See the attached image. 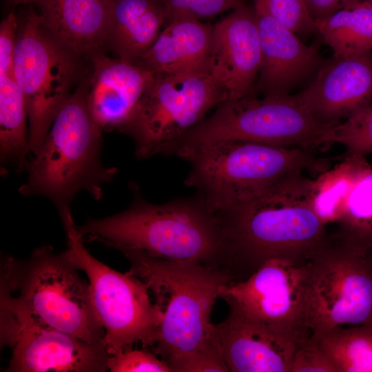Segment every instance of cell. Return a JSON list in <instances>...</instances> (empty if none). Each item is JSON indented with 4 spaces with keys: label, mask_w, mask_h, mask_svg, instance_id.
Segmentation results:
<instances>
[{
    "label": "cell",
    "mask_w": 372,
    "mask_h": 372,
    "mask_svg": "<svg viewBox=\"0 0 372 372\" xmlns=\"http://www.w3.org/2000/svg\"><path fill=\"white\" fill-rule=\"evenodd\" d=\"M118 251L163 312L152 351L172 372H228L211 314L223 287L234 281L229 273L196 261L156 258L136 249Z\"/></svg>",
    "instance_id": "cell-1"
},
{
    "label": "cell",
    "mask_w": 372,
    "mask_h": 372,
    "mask_svg": "<svg viewBox=\"0 0 372 372\" xmlns=\"http://www.w3.org/2000/svg\"><path fill=\"white\" fill-rule=\"evenodd\" d=\"M311 186L302 173L292 174L254 198L216 213L230 247L228 271L234 281L270 259L306 263L324 244L329 232L313 209Z\"/></svg>",
    "instance_id": "cell-2"
},
{
    "label": "cell",
    "mask_w": 372,
    "mask_h": 372,
    "mask_svg": "<svg viewBox=\"0 0 372 372\" xmlns=\"http://www.w3.org/2000/svg\"><path fill=\"white\" fill-rule=\"evenodd\" d=\"M128 208L101 219L89 218L77 231L83 242L117 250L132 248L159 258L198 262L228 271L231 250L217 216L196 195L154 204L131 183Z\"/></svg>",
    "instance_id": "cell-3"
},
{
    "label": "cell",
    "mask_w": 372,
    "mask_h": 372,
    "mask_svg": "<svg viewBox=\"0 0 372 372\" xmlns=\"http://www.w3.org/2000/svg\"><path fill=\"white\" fill-rule=\"evenodd\" d=\"M102 132L89 112L81 85L56 114L39 152L29 159L27 179L19 193L48 198L61 219L71 214V204L80 192L101 199L103 186L118 172L102 163Z\"/></svg>",
    "instance_id": "cell-4"
},
{
    "label": "cell",
    "mask_w": 372,
    "mask_h": 372,
    "mask_svg": "<svg viewBox=\"0 0 372 372\" xmlns=\"http://www.w3.org/2000/svg\"><path fill=\"white\" fill-rule=\"evenodd\" d=\"M178 156L190 164L185 183L216 214L254 198L288 176L321 173L327 166L312 149L246 140L207 143Z\"/></svg>",
    "instance_id": "cell-5"
},
{
    "label": "cell",
    "mask_w": 372,
    "mask_h": 372,
    "mask_svg": "<svg viewBox=\"0 0 372 372\" xmlns=\"http://www.w3.org/2000/svg\"><path fill=\"white\" fill-rule=\"evenodd\" d=\"M77 270L66 250L57 254L47 245L35 249L25 260L7 256L1 289L17 293L1 291V308L87 342H104L89 282Z\"/></svg>",
    "instance_id": "cell-6"
},
{
    "label": "cell",
    "mask_w": 372,
    "mask_h": 372,
    "mask_svg": "<svg viewBox=\"0 0 372 372\" xmlns=\"http://www.w3.org/2000/svg\"><path fill=\"white\" fill-rule=\"evenodd\" d=\"M295 97L263 96L251 93L223 102L164 152L178 156L202 144L223 140H246L283 147L312 149L324 145L329 130Z\"/></svg>",
    "instance_id": "cell-7"
},
{
    "label": "cell",
    "mask_w": 372,
    "mask_h": 372,
    "mask_svg": "<svg viewBox=\"0 0 372 372\" xmlns=\"http://www.w3.org/2000/svg\"><path fill=\"white\" fill-rule=\"evenodd\" d=\"M61 221L68 254L88 278L92 305L105 331L109 353L114 355L136 343L152 348L163 314L152 303L145 284L130 271L118 272L94 258L85 248L72 215Z\"/></svg>",
    "instance_id": "cell-8"
},
{
    "label": "cell",
    "mask_w": 372,
    "mask_h": 372,
    "mask_svg": "<svg viewBox=\"0 0 372 372\" xmlns=\"http://www.w3.org/2000/svg\"><path fill=\"white\" fill-rule=\"evenodd\" d=\"M80 58L58 43L33 6L17 34L12 75L25 97L32 156L43 145L80 72Z\"/></svg>",
    "instance_id": "cell-9"
},
{
    "label": "cell",
    "mask_w": 372,
    "mask_h": 372,
    "mask_svg": "<svg viewBox=\"0 0 372 372\" xmlns=\"http://www.w3.org/2000/svg\"><path fill=\"white\" fill-rule=\"evenodd\" d=\"M306 326L311 335L372 322V260L329 234L307 261Z\"/></svg>",
    "instance_id": "cell-10"
},
{
    "label": "cell",
    "mask_w": 372,
    "mask_h": 372,
    "mask_svg": "<svg viewBox=\"0 0 372 372\" xmlns=\"http://www.w3.org/2000/svg\"><path fill=\"white\" fill-rule=\"evenodd\" d=\"M226 100L208 72L156 74L132 114L116 130L132 138L138 158H147L163 154Z\"/></svg>",
    "instance_id": "cell-11"
},
{
    "label": "cell",
    "mask_w": 372,
    "mask_h": 372,
    "mask_svg": "<svg viewBox=\"0 0 372 372\" xmlns=\"http://www.w3.org/2000/svg\"><path fill=\"white\" fill-rule=\"evenodd\" d=\"M307 262L268 260L247 278L223 287L220 298L229 308L250 319L308 336Z\"/></svg>",
    "instance_id": "cell-12"
},
{
    "label": "cell",
    "mask_w": 372,
    "mask_h": 372,
    "mask_svg": "<svg viewBox=\"0 0 372 372\" xmlns=\"http://www.w3.org/2000/svg\"><path fill=\"white\" fill-rule=\"evenodd\" d=\"M1 342L12 349L9 372H104L111 356L93 344L1 308Z\"/></svg>",
    "instance_id": "cell-13"
},
{
    "label": "cell",
    "mask_w": 372,
    "mask_h": 372,
    "mask_svg": "<svg viewBox=\"0 0 372 372\" xmlns=\"http://www.w3.org/2000/svg\"><path fill=\"white\" fill-rule=\"evenodd\" d=\"M254 1L262 55L254 93L268 97L289 96L293 90L308 84L327 59L273 17L260 0Z\"/></svg>",
    "instance_id": "cell-14"
},
{
    "label": "cell",
    "mask_w": 372,
    "mask_h": 372,
    "mask_svg": "<svg viewBox=\"0 0 372 372\" xmlns=\"http://www.w3.org/2000/svg\"><path fill=\"white\" fill-rule=\"evenodd\" d=\"M294 96L320 123L339 124L372 103V50L327 59L307 85Z\"/></svg>",
    "instance_id": "cell-15"
},
{
    "label": "cell",
    "mask_w": 372,
    "mask_h": 372,
    "mask_svg": "<svg viewBox=\"0 0 372 372\" xmlns=\"http://www.w3.org/2000/svg\"><path fill=\"white\" fill-rule=\"evenodd\" d=\"M216 340L231 372H291L299 342L306 338L250 319L229 308L214 324Z\"/></svg>",
    "instance_id": "cell-16"
},
{
    "label": "cell",
    "mask_w": 372,
    "mask_h": 372,
    "mask_svg": "<svg viewBox=\"0 0 372 372\" xmlns=\"http://www.w3.org/2000/svg\"><path fill=\"white\" fill-rule=\"evenodd\" d=\"M262 55L254 8L240 6L214 25L208 72L227 100L254 92Z\"/></svg>",
    "instance_id": "cell-17"
},
{
    "label": "cell",
    "mask_w": 372,
    "mask_h": 372,
    "mask_svg": "<svg viewBox=\"0 0 372 372\" xmlns=\"http://www.w3.org/2000/svg\"><path fill=\"white\" fill-rule=\"evenodd\" d=\"M90 59L91 73L83 84L89 112L103 131L116 130L132 114L156 73L102 52Z\"/></svg>",
    "instance_id": "cell-18"
},
{
    "label": "cell",
    "mask_w": 372,
    "mask_h": 372,
    "mask_svg": "<svg viewBox=\"0 0 372 372\" xmlns=\"http://www.w3.org/2000/svg\"><path fill=\"white\" fill-rule=\"evenodd\" d=\"M11 1L36 6L47 32L79 58H90L106 45L114 0Z\"/></svg>",
    "instance_id": "cell-19"
},
{
    "label": "cell",
    "mask_w": 372,
    "mask_h": 372,
    "mask_svg": "<svg viewBox=\"0 0 372 372\" xmlns=\"http://www.w3.org/2000/svg\"><path fill=\"white\" fill-rule=\"evenodd\" d=\"M213 30L214 25L195 18L175 19L138 60L159 74L208 72Z\"/></svg>",
    "instance_id": "cell-20"
},
{
    "label": "cell",
    "mask_w": 372,
    "mask_h": 372,
    "mask_svg": "<svg viewBox=\"0 0 372 372\" xmlns=\"http://www.w3.org/2000/svg\"><path fill=\"white\" fill-rule=\"evenodd\" d=\"M166 21L161 0H114L106 45L135 62L152 47Z\"/></svg>",
    "instance_id": "cell-21"
},
{
    "label": "cell",
    "mask_w": 372,
    "mask_h": 372,
    "mask_svg": "<svg viewBox=\"0 0 372 372\" xmlns=\"http://www.w3.org/2000/svg\"><path fill=\"white\" fill-rule=\"evenodd\" d=\"M27 104L12 74L0 76V171H25L30 156Z\"/></svg>",
    "instance_id": "cell-22"
},
{
    "label": "cell",
    "mask_w": 372,
    "mask_h": 372,
    "mask_svg": "<svg viewBox=\"0 0 372 372\" xmlns=\"http://www.w3.org/2000/svg\"><path fill=\"white\" fill-rule=\"evenodd\" d=\"M317 32L342 58L372 50V6L368 0L351 4L316 22Z\"/></svg>",
    "instance_id": "cell-23"
},
{
    "label": "cell",
    "mask_w": 372,
    "mask_h": 372,
    "mask_svg": "<svg viewBox=\"0 0 372 372\" xmlns=\"http://www.w3.org/2000/svg\"><path fill=\"white\" fill-rule=\"evenodd\" d=\"M371 170L372 167L365 156H344L340 163L311 180L313 209L326 227L335 223L353 187Z\"/></svg>",
    "instance_id": "cell-24"
},
{
    "label": "cell",
    "mask_w": 372,
    "mask_h": 372,
    "mask_svg": "<svg viewBox=\"0 0 372 372\" xmlns=\"http://www.w3.org/2000/svg\"><path fill=\"white\" fill-rule=\"evenodd\" d=\"M313 336L337 372H372V322Z\"/></svg>",
    "instance_id": "cell-25"
},
{
    "label": "cell",
    "mask_w": 372,
    "mask_h": 372,
    "mask_svg": "<svg viewBox=\"0 0 372 372\" xmlns=\"http://www.w3.org/2000/svg\"><path fill=\"white\" fill-rule=\"evenodd\" d=\"M331 236L350 247L367 252L372 249V170L352 189Z\"/></svg>",
    "instance_id": "cell-26"
},
{
    "label": "cell",
    "mask_w": 372,
    "mask_h": 372,
    "mask_svg": "<svg viewBox=\"0 0 372 372\" xmlns=\"http://www.w3.org/2000/svg\"><path fill=\"white\" fill-rule=\"evenodd\" d=\"M340 143L346 148L345 156H364L372 153V103L331 127L324 144Z\"/></svg>",
    "instance_id": "cell-27"
},
{
    "label": "cell",
    "mask_w": 372,
    "mask_h": 372,
    "mask_svg": "<svg viewBox=\"0 0 372 372\" xmlns=\"http://www.w3.org/2000/svg\"><path fill=\"white\" fill-rule=\"evenodd\" d=\"M267 10L279 21L306 39L317 32L316 22L310 16L304 0H260Z\"/></svg>",
    "instance_id": "cell-28"
},
{
    "label": "cell",
    "mask_w": 372,
    "mask_h": 372,
    "mask_svg": "<svg viewBox=\"0 0 372 372\" xmlns=\"http://www.w3.org/2000/svg\"><path fill=\"white\" fill-rule=\"evenodd\" d=\"M167 23L182 17L198 20L216 16L223 12L245 5V0H161Z\"/></svg>",
    "instance_id": "cell-29"
},
{
    "label": "cell",
    "mask_w": 372,
    "mask_h": 372,
    "mask_svg": "<svg viewBox=\"0 0 372 372\" xmlns=\"http://www.w3.org/2000/svg\"><path fill=\"white\" fill-rule=\"evenodd\" d=\"M108 370L112 372H172L169 364L159 359L153 351L146 348H127L114 355L108 361Z\"/></svg>",
    "instance_id": "cell-30"
},
{
    "label": "cell",
    "mask_w": 372,
    "mask_h": 372,
    "mask_svg": "<svg viewBox=\"0 0 372 372\" xmlns=\"http://www.w3.org/2000/svg\"><path fill=\"white\" fill-rule=\"evenodd\" d=\"M291 372H337V369L317 340L309 335L299 342Z\"/></svg>",
    "instance_id": "cell-31"
},
{
    "label": "cell",
    "mask_w": 372,
    "mask_h": 372,
    "mask_svg": "<svg viewBox=\"0 0 372 372\" xmlns=\"http://www.w3.org/2000/svg\"><path fill=\"white\" fill-rule=\"evenodd\" d=\"M17 30L18 23L12 9L0 24V76L12 74Z\"/></svg>",
    "instance_id": "cell-32"
},
{
    "label": "cell",
    "mask_w": 372,
    "mask_h": 372,
    "mask_svg": "<svg viewBox=\"0 0 372 372\" xmlns=\"http://www.w3.org/2000/svg\"><path fill=\"white\" fill-rule=\"evenodd\" d=\"M311 18L316 21L323 20L351 4L363 0H304Z\"/></svg>",
    "instance_id": "cell-33"
},
{
    "label": "cell",
    "mask_w": 372,
    "mask_h": 372,
    "mask_svg": "<svg viewBox=\"0 0 372 372\" xmlns=\"http://www.w3.org/2000/svg\"><path fill=\"white\" fill-rule=\"evenodd\" d=\"M366 253L368 254V255L369 256V257L371 258V259L372 260V249L369 250Z\"/></svg>",
    "instance_id": "cell-34"
},
{
    "label": "cell",
    "mask_w": 372,
    "mask_h": 372,
    "mask_svg": "<svg viewBox=\"0 0 372 372\" xmlns=\"http://www.w3.org/2000/svg\"><path fill=\"white\" fill-rule=\"evenodd\" d=\"M369 1V3L371 4L372 6V0H368Z\"/></svg>",
    "instance_id": "cell-35"
}]
</instances>
